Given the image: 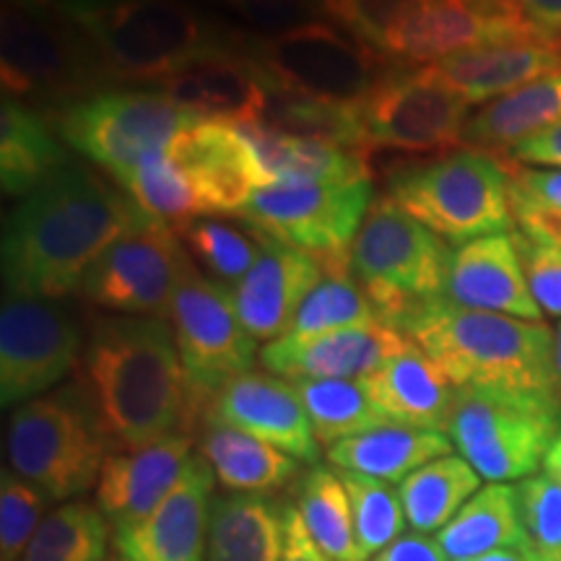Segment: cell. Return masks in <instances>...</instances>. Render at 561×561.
Instances as JSON below:
<instances>
[{
    "instance_id": "6da1fadb",
    "label": "cell",
    "mask_w": 561,
    "mask_h": 561,
    "mask_svg": "<svg viewBox=\"0 0 561 561\" xmlns=\"http://www.w3.org/2000/svg\"><path fill=\"white\" fill-rule=\"evenodd\" d=\"M149 221L128 195L68 161L5 216V294L60 299L81 291L102 252Z\"/></svg>"
},
{
    "instance_id": "7a4b0ae2",
    "label": "cell",
    "mask_w": 561,
    "mask_h": 561,
    "mask_svg": "<svg viewBox=\"0 0 561 561\" xmlns=\"http://www.w3.org/2000/svg\"><path fill=\"white\" fill-rule=\"evenodd\" d=\"M79 390L117 453L185 434L201 411L164 318H104L91 328Z\"/></svg>"
},
{
    "instance_id": "3957f363",
    "label": "cell",
    "mask_w": 561,
    "mask_h": 561,
    "mask_svg": "<svg viewBox=\"0 0 561 561\" xmlns=\"http://www.w3.org/2000/svg\"><path fill=\"white\" fill-rule=\"evenodd\" d=\"M398 328L450 377L455 388L471 385L559 398L553 333L543 322L434 299L416 307Z\"/></svg>"
},
{
    "instance_id": "277c9868",
    "label": "cell",
    "mask_w": 561,
    "mask_h": 561,
    "mask_svg": "<svg viewBox=\"0 0 561 561\" xmlns=\"http://www.w3.org/2000/svg\"><path fill=\"white\" fill-rule=\"evenodd\" d=\"M58 11L125 79L167 81L219 47L198 11L182 0H58Z\"/></svg>"
},
{
    "instance_id": "5b68a950",
    "label": "cell",
    "mask_w": 561,
    "mask_h": 561,
    "mask_svg": "<svg viewBox=\"0 0 561 561\" xmlns=\"http://www.w3.org/2000/svg\"><path fill=\"white\" fill-rule=\"evenodd\" d=\"M388 195L398 208L458 248L515 227L507 161L489 151L458 149L398 172Z\"/></svg>"
},
{
    "instance_id": "8992f818",
    "label": "cell",
    "mask_w": 561,
    "mask_h": 561,
    "mask_svg": "<svg viewBox=\"0 0 561 561\" xmlns=\"http://www.w3.org/2000/svg\"><path fill=\"white\" fill-rule=\"evenodd\" d=\"M450 257V244L385 195L351 244V273L382 322L398 328L416 307L442 299Z\"/></svg>"
},
{
    "instance_id": "52a82bcc",
    "label": "cell",
    "mask_w": 561,
    "mask_h": 561,
    "mask_svg": "<svg viewBox=\"0 0 561 561\" xmlns=\"http://www.w3.org/2000/svg\"><path fill=\"white\" fill-rule=\"evenodd\" d=\"M561 430L557 396L496 388H458L447 437L460 458L491 483L528 479Z\"/></svg>"
},
{
    "instance_id": "ba28073f",
    "label": "cell",
    "mask_w": 561,
    "mask_h": 561,
    "mask_svg": "<svg viewBox=\"0 0 561 561\" xmlns=\"http://www.w3.org/2000/svg\"><path fill=\"white\" fill-rule=\"evenodd\" d=\"M107 447L79 388L19 405L11 413L5 437L11 471L50 502L87 494L100 483Z\"/></svg>"
},
{
    "instance_id": "9c48e42d",
    "label": "cell",
    "mask_w": 561,
    "mask_h": 561,
    "mask_svg": "<svg viewBox=\"0 0 561 561\" xmlns=\"http://www.w3.org/2000/svg\"><path fill=\"white\" fill-rule=\"evenodd\" d=\"M250 60L276 96L359 104L385 73L382 55L328 21L252 42Z\"/></svg>"
},
{
    "instance_id": "30bf717a",
    "label": "cell",
    "mask_w": 561,
    "mask_h": 561,
    "mask_svg": "<svg viewBox=\"0 0 561 561\" xmlns=\"http://www.w3.org/2000/svg\"><path fill=\"white\" fill-rule=\"evenodd\" d=\"M198 123L164 91H107L73 102L58 117L70 149L117 180L140 161L170 151L172 140Z\"/></svg>"
},
{
    "instance_id": "8fae6325",
    "label": "cell",
    "mask_w": 561,
    "mask_h": 561,
    "mask_svg": "<svg viewBox=\"0 0 561 561\" xmlns=\"http://www.w3.org/2000/svg\"><path fill=\"white\" fill-rule=\"evenodd\" d=\"M371 208V182L265 185L242 219L263 234L320 261L325 273H351V244Z\"/></svg>"
},
{
    "instance_id": "7c38bea8",
    "label": "cell",
    "mask_w": 561,
    "mask_h": 561,
    "mask_svg": "<svg viewBox=\"0 0 561 561\" xmlns=\"http://www.w3.org/2000/svg\"><path fill=\"white\" fill-rule=\"evenodd\" d=\"M468 104L455 91L421 68L392 70L377 79L375 87L359 102V123L364 133L367 161L377 151L401 153H445L462 146V130Z\"/></svg>"
},
{
    "instance_id": "4fadbf2b",
    "label": "cell",
    "mask_w": 561,
    "mask_h": 561,
    "mask_svg": "<svg viewBox=\"0 0 561 561\" xmlns=\"http://www.w3.org/2000/svg\"><path fill=\"white\" fill-rule=\"evenodd\" d=\"M170 320L191 388L201 409H208L224 385L250 371L257 341L242 325L229 286L203 276L193 257L174 291Z\"/></svg>"
},
{
    "instance_id": "5bb4252c",
    "label": "cell",
    "mask_w": 561,
    "mask_h": 561,
    "mask_svg": "<svg viewBox=\"0 0 561 561\" xmlns=\"http://www.w3.org/2000/svg\"><path fill=\"white\" fill-rule=\"evenodd\" d=\"M187 263L178 229L151 219L102 252L83 276L81 294L117 314L167 320Z\"/></svg>"
},
{
    "instance_id": "9a60e30c",
    "label": "cell",
    "mask_w": 561,
    "mask_h": 561,
    "mask_svg": "<svg viewBox=\"0 0 561 561\" xmlns=\"http://www.w3.org/2000/svg\"><path fill=\"white\" fill-rule=\"evenodd\" d=\"M87 343L73 318L53 299L11 297L0 310V403L24 405L79 369Z\"/></svg>"
},
{
    "instance_id": "2e32d148",
    "label": "cell",
    "mask_w": 561,
    "mask_h": 561,
    "mask_svg": "<svg viewBox=\"0 0 561 561\" xmlns=\"http://www.w3.org/2000/svg\"><path fill=\"white\" fill-rule=\"evenodd\" d=\"M73 21L53 9L3 3L0 24V73L9 100L55 96L76 91L89 68Z\"/></svg>"
},
{
    "instance_id": "e0dca14e",
    "label": "cell",
    "mask_w": 561,
    "mask_h": 561,
    "mask_svg": "<svg viewBox=\"0 0 561 561\" xmlns=\"http://www.w3.org/2000/svg\"><path fill=\"white\" fill-rule=\"evenodd\" d=\"M170 157L193 182L206 216L242 214L268 185L257 153L237 125L198 121L172 140Z\"/></svg>"
},
{
    "instance_id": "ac0fdd59",
    "label": "cell",
    "mask_w": 561,
    "mask_h": 561,
    "mask_svg": "<svg viewBox=\"0 0 561 561\" xmlns=\"http://www.w3.org/2000/svg\"><path fill=\"white\" fill-rule=\"evenodd\" d=\"M206 419L268 442L294 460H320V442L297 388L271 371L250 369L229 380L208 403Z\"/></svg>"
},
{
    "instance_id": "d6986e66",
    "label": "cell",
    "mask_w": 561,
    "mask_h": 561,
    "mask_svg": "<svg viewBox=\"0 0 561 561\" xmlns=\"http://www.w3.org/2000/svg\"><path fill=\"white\" fill-rule=\"evenodd\" d=\"M413 341L401 328L377 325L346 328L314 339L271 341L261 348V364L284 380H364L392 356L403 354Z\"/></svg>"
},
{
    "instance_id": "ffe728a7",
    "label": "cell",
    "mask_w": 561,
    "mask_h": 561,
    "mask_svg": "<svg viewBox=\"0 0 561 561\" xmlns=\"http://www.w3.org/2000/svg\"><path fill=\"white\" fill-rule=\"evenodd\" d=\"M214 479L210 462L203 455H193L178 486L144 523L112 533L121 561H203L214 507Z\"/></svg>"
},
{
    "instance_id": "44dd1931",
    "label": "cell",
    "mask_w": 561,
    "mask_h": 561,
    "mask_svg": "<svg viewBox=\"0 0 561 561\" xmlns=\"http://www.w3.org/2000/svg\"><path fill=\"white\" fill-rule=\"evenodd\" d=\"M191 434H174L138 450L112 453L96 483V507L112 533L136 528L170 496L191 462Z\"/></svg>"
},
{
    "instance_id": "7402d4cb",
    "label": "cell",
    "mask_w": 561,
    "mask_h": 561,
    "mask_svg": "<svg viewBox=\"0 0 561 561\" xmlns=\"http://www.w3.org/2000/svg\"><path fill=\"white\" fill-rule=\"evenodd\" d=\"M161 91L198 121L229 125L263 123L273 100L271 87L250 55H231L221 47L161 81Z\"/></svg>"
},
{
    "instance_id": "603a6c76",
    "label": "cell",
    "mask_w": 561,
    "mask_h": 561,
    "mask_svg": "<svg viewBox=\"0 0 561 561\" xmlns=\"http://www.w3.org/2000/svg\"><path fill=\"white\" fill-rule=\"evenodd\" d=\"M442 301L466 310L543 322L541 307L525 280L512 231L481 237L453 250Z\"/></svg>"
},
{
    "instance_id": "cb8c5ba5",
    "label": "cell",
    "mask_w": 561,
    "mask_h": 561,
    "mask_svg": "<svg viewBox=\"0 0 561 561\" xmlns=\"http://www.w3.org/2000/svg\"><path fill=\"white\" fill-rule=\"evenodd\" d=\"M322 276L325 271L312 255L268 240L252 271L231 289L242 325L255 341L284 339Z\"/></svg>"
},
{
    "instance_id": "d4e9b609",
    "label": "cell",
    "mask_w": 561,
    "mask_h": 561,
    "mask_svg": "<svg viewBox=\"0 0 561 561\" xmlns=\"http://www.w3.org/2000/svg\"><path fill=\"white\" fill-rule=\"evenodd\" d=\"M426 70L468 104H489L561 70V39L473 47L430 62Z\"/></svg>"
},
{
    "instance_id": "484cf974",
    "label": "cell",
    "mask_w": 561,
    "mask_h": 561,
    "mask_svg": "<svg viewBox=\"0 0 561 561\" xmlns=\"http://www.w3.org/2000/svg\"><path fill=\"white\" fill-rule=\"evenodd\" d=\"M359 382L390 424L432 432L447 430L458 388L416 343Z\"/></svg>"
},
{
    "instance_id": "4316f807",
    "label": "cell",
    "mask_w": 561,
    "mask_h": 561,
    "mask_svg": "<svg viewBox=\"0 0 561 561\" xmlns=\"http://www.w3.org/2000/svg\"><path fill=\"white\" fill-rule=\"evenodd\" d=\"M257 153L268 185H312V182L369 180L367 159L325 140L291 136L265 123L237 125Z\"/></svg>"
},
{
    "instance_id": "83f0119b",
    "label": "cell",
    "mask_w": 561,
    "mask_h": 561,
    "mask_svg": "<svg viewBox=\"0 0 561 561\" xmlns=\"http://www.w3.org/2000/svg\"><path fill=\"white\" fill-rule=\"evenodd\" d=\"M453 439L445 432L413 426H377L328 447V460L343 473L369 476L377 481H403L426 462L453 455Z\"/></svg>"
},
{
    "instance_id": "f1b7e54d",
    "label": "cell",
    "mask_w": 561,
    "mask_h": 561,
    "mask_svg": "<svg viewBox=\"0 0 561 561\" xmlns=\"http://www.w3.org/2000/svg\"><path fill=\"white\" fill-rule=\"evenodd\" d=\"M557 123H561V70L483 104L462 130V146L507 157L533 133Z\"/></svg>"
},
{
    "instance_id": "f546056e",
    "label": "cell",
    "mask_w": 561,
    "mask_h": 561,
    "mask_svg": "<svg viewBox=\"0 0 561 561\" xmlns=\"http://www.w3.org/2000/svg\"><path fill=\"white\" fill-rule=\"evenodd\" d=\"M201 453L214 468L216 479L234 494H273L299 473V460L291 455L219 421H208Z\"/></svg>"
},
{
    "instance_id": "4dcf8cb0",
    "label": "cell",
    "mask_w": 561,
    "mask_h": 561,
    "mask_svg": "<svg viewBox=\"0 0 561 561\" xmlns=\"http://www.w3.org/2000/svg\"><path fill=\"white\" fill-rule=\"evenodd\" d=\"M284 507L257 494L216 496L210 507L208 561H280Z\"/></svg>"
},
{
    "instance_id": "1f68e13d",
    "label": "cell",
    "mask_w": 561,
    "mask_h": 561,
    "mask_svg": "<svg viewBox=\"0 0 561 561\" xmlns=\"http://www.w3.org/2000/svg\"><path fill=\"white\" fill-rule=\"evenodd\" d=\"M66 164L47 121L5 96L0 107V185L5 198H24Z\"/></svg>"
},
{
    "instance_id": "d6a6232c",
    "label": "cell",
    "mask_w": 561,
    "mask_h": 561,
    "mask_svg": "<svg viewBox=\"0 0 561 561\" xmlns=\"http://www.w3.org/2000/svg\"><path fill=\"white\" fill-rule=\"evenodd\" d=\"M434 541L450 561H473L489 551L528 543L515 489L507 483H489L479 489L434 536Z\"/></svg>"
},
{
    "instance_id": "836d02e7",
    "label": "cell",
    "mask_w": 561,
    "mask_h": 561,
    "mask_svg": "<svg viewBox=\"0 0 561 561\" xmlns=\"http://www.w3.org/2000/svg\"><path fill=\"white\" fill-rule=\"evenodd\" d=\"M481 486V476L466 458L445 455L398 483L405 520L416 533L442 530Z\"/></svg>"
},
{
    "instance_id": "e575fe53",
    "label": "cell",
    "mask_w": 561,
    "mask_h": 561,
    "mask_svg": "<svg viewBox=\"0 0 561 561\" xmlns=\"http://www.w3.org/2000/svg\"><path fill=\"white\" fill-rule=\"evenodd\" d=\"M297 510L312 541L333 561H367L356 538L346 483L331 468L314 466L297 483Z\"/></svg>"
},
{
    "instance_id": "d590c367",
    "label": "cell",
    "mask_w": 561,
    "mask_h": 561,
    "mask_svg": "<svg viewBox=\"0 0 561 561\" xmlns=\"http://www.w3.org/2000/svg\"><path fill=\"white\" fill-rule=\"evenodd\" d=\"M178 237L193 263H201V268H206L208 276L224 286L240 284L271 240L248 219L234 221L216 219V216L210 219L201 216V219L182 224L178 227Z\"/></svg>"
},
{
    "instance_id": "8d00e7d4",
    "label": "cell",
    "mask_w": 561,
    "mask_h": 561,
    "mask_svg": "<svg viewBox=\"0 0 561 561\" xmlns=\"http://www.w3.org/2000/svg\"><path fill=\"white\" fill-rule=\"evenodd\" d=\"M291 382V380H289ZM301 405L310 416L312 432L320 445L333 447L335 442L388 426L390 421L375 409L367 390L356 380H294Z\"/></svg>"
},
{
    "instance_id": "74e56055",
    "label": "cell",
    "mask_w": 561,
    "mask_h": 561,
    "mask_svg": "<svg viewBox=\"0 0 561 561\" xmlns=\"http://www.w3.org/2000/svg\"><path fill=\"white\" fill-rule=\"evenodd\" d=\"M115 182L146 216L161 224H170L174 229L206 216L193 182L180 170L170 151L140 161Z\"/></svg>"
},
{
    "instance_id": "f35d334b",
    "label": "cell",
    "mask_w": 561,
    "mask_h": 561,
    "mask_svg": "<svg viewBox=\"0 0 561 561\" xmlns=\"http://www.w3.org/2000/svg\"><path fill=\"white\" fill-rule=\"evenodd\" d=\"M110 523L87 502L62 504L39 525L21 561H104Z\"/></svg>"
},
{
    "instance_id": "ab89813d",
    "label": "cell",
    "mask_w": 561,
    "mask_h": 561,
    "mask_svg": "<svg viewBox=\"0 0 561 561\" xmlns=\"http://www.w3.org/2000/svg\"><path fill=\"white\" fill-rule=\"evenodd\" d=\"M382 322L367 294L356 284L354 273H325L314 289L301 301L289 328V339H314L346 328L377 325Z\"/></svg>"
},
{
    "instance_id": "60d3db41",
    "label": "cell",
    "mask_w": 561,
    "mask_h": 561,
    "mask_svg": "<svg viewBox=\"0 0 561 561\" xmlns=\"http://www.w3.org/2000/svg\"><path fill=\"white\" fill-rule=\"evenodd\" d=\"M504 161L510 170V208L517 231L536 242L561 248V170Z\"/></svg>"
},
{
    "instance_id": "b9f144b4",
    "label": "cell",
    "mask_w": 561,
    "mask_h": 561,
    "mask_svg": "<svg viewBox=\"0 0 561 561\" xmlns=\"http://www.w3.org/2000/svg\"><path fill=\"white\" fill-rule=\"evenodd\" d=\"M341 479L346 483L351 510H354L356 538H359L362 551L367 557L385 551L403 536L405 512L398 489H390L385 481L369 479V476L341 471Z\"/></svg>"
},
{
    "instance_id": "7bdbcfd3",
    "label": "cell",
    "mask_w": 561,
    "mask_h": 561,
    "mask_svg": "<svg viewBox=\"0 0 561 561\" xmlns=\"http://www.w3.org/2000/svg\"><path fill=\"white\" fill-rule=\"evenodd\" d=\"M517 512L530 549L561 561V486L549 473H533L515 486Z\"/></svg>"
},
{
    "instance_id": "ee69618b",
    "label": "cell",
    "mask_w": 561,
    "mask_h": 561,
    "mask_svg": "<svg viewBox=\"0 0 561 561\" xmlns=\"http://www.w3.org/2000/svg\"><path fill=\"white\" fill-rule=\"evenodd\" d=\"M50 502L37 486L13 471L0 479V561H21L30 549L34 533L45 520V504Z\"/></svg>"
},
{
    "instance_id": "f6af8a7d",
    "label": "cell",
    "mask_w": 561,
    "mask_h": 561,
    "mask_svg": "<svg viewBox=\"0 0 561 561\" xmlns=\"http://www.w3.org/2000/svg\"><path fill=\"white\" fill-rule=\"evenodd\" d=\"M411 5L413 0H320V13L385 58L388 42Z\"/></svg>"
},
{
    "instance_id": "bcb514c9",
    "label": "cell",
    "mask_w": 561,
    "mask_h": 561,
    "mask_svg": "<svg viewBox=\"0 0 561 561\" xmlns=\"http://www.w3.org/2000/svg\"><path fill=\"white\" fill-rule=\"evenodd\" d=\"M528 289L546 318H561V248L512 231Z\"/></svg>"
},
{
    "instance_id": "7dc6e473",
    "label": "cell",
    "mask_w": 561,
    "mask_h": 561,
    "mask_svg": "<svg viewBox=\"0 0 561 561\" xmlns=\"http://www.w3.org/2000/svg\"><path fill=\"white\" fill-rule=\"evenodd\" d=\"M229 5L268 34L310 24L320 13V0H231Z\"/></svg>"
},
{
    "instance_id": "c3c4849f",
    "label": "cell",
    "mask_w": 561,
    "mask_h": 561,
    "mask_svg": "<svg viewBox=\"0 0 561 561\" xmlns=\"http://www.w3.org/2000/svg\"><path fill=\"white\" fill-rule=\"evenodd\" d=\"M504 159H512L525 167H549V170H561V123L533 133L530 138H525L523 144H517Z\"/></svg>"
},
{
    "instance_id": "681fc988",
    "label": "cell",
    "mask_w": 561,
    "mask_h": 561,
    "mask_svg": "<svg viewBox=\"0 0 561 561\" xmlns=\"http://www.w3.org/2000/svg\"><path fill=\"white\" fill-rule=\"evenodd\" d=\"M504 3L541 39H561V0H504Z\"/></svg>"
},
{
    "instance_id": "f907efd6",
    "label": "cell",
    "mask_w": 561,
    "mask_h": 561,
    "mask_svg": "<svg viewBox=\"0 0 561 561\" xmlns=\"http://www.w3.org/2000/svg\"><path fill=\"white\" fill-rule=\"evenodd\" d=\"M280 561H333L312 541L310 530L294 504H284V551Z\"/></svg>"
},
{
    "instance_id": "816d5d0a",
    "label": "cell",
    "mask_w": 561,
    "mask_h": 561,
    "mask_svg": "<svg viewBox=\"0 0 561 561\" xmlns=\"http://www.w3.org/2000/svg\"><path fill=\"white\" fill-rule=\"evenodd\" d=\"M375 561H450L442 553L434 538L424 533H405V536L392 541L388 549L380 551Z\"/></svg>"
},
{
    "instance_id": "f5cc1de1",
    "label": "cell",
    "mask_w": 561,
    "mask_h": 561,
    "mask_svg": "<svg viewBox=\"0 0 561 561\" xmlns=\"http://www.w3.org/2000/svg\"><path fill=\"white\" fill-rule=\"evenodd\" d=\"M530 543H523V546H507V549H496V551H489L483 553V557L473 559V561H528L530 557Z\"/></svg>"
},
{
    "instance_id": "db71d44e",
    "label": "cell",
    "mask_w": 561,
    "mask_h": 561,
    "mask_svg": "<svg viewBox=\"0 0 561 561\" xmlns=\"http://www.w3.org/2000/svg\"><path fill=\"white\" fill-rule=\"evenodd\" d=\"M543 471L551 476L553 481L561 486V430L557 434V439H553V445L549 447V453H546L543 458Z\"/></svg>"
},
{
    "instance_id": "11a10c76",
    "label": "cell",
    "mask_w": 561,
    "mask_h": 561,
    "mask_svg": "<svg viewBox=\"0 0 561 561\" xmlns=\"http://www.w3.org/2000/svg\"><path fill=\"white\" fill-rule=\"evenodd\" d=\"M553 375H557V390L561 398V322L553 331Z\"/></svg>"
},
{
    "instance_id": "9f6ffc18",
    "label": "cell",
    "mask_w": 561,
    "mask_h": 561,
    "mask_svg": "<svg viewBox=\"0 0 561 561\" xmlns=\"http://www.w3.org/2000/svg\"><path fill=\"white\" fill-rule=\"evenodd\" d=\"M9 3L24 5V9H53L58 5V0H9Z\"/></svg>"
},
{
    "instance_id": "6f0895ef",
    "label": "cell",
    "mask_w": 561,
    "mask_h": 561,
    "mask_svg": "<svg viewBox=\"0 0 561 561\" xmlns=\"http://www.w3.org/2000/svg\"><path fill=\"white\" fill-rule=\"evenodd\" d=\"M528 561H549V559H543V557H538L536 551H530V557H528Z\"/></svg>"
},
{
    "instance_id": "680465c9",
    "label": "cell",
    "mask_w": 561,
    "mask_h": 561,
    "mask_svg": "<svg viewBox=\"0 0 561 561\" xmlns=\"http://www.w3.org/2000/svg\"><path fill=\"white\" fill-rule=\"evenodd\" d=\"M221 3H227V5H229V3H231V0H221Z\"/></svg>"
}]
</instances>
